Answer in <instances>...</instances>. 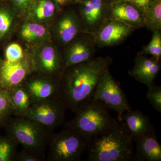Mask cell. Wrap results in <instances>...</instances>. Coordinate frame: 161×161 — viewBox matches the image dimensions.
Returning <instances> with one entry per match:
<instances>
[{
    "label": "cell",
    "mask_w": 161,
    "mask_h": 161,
    "mask_svg": "<svg viewBox=\"0 0 161 161\" xmlns=\"http://www.w3.org/2000/svg\"><path fill=\"white\" fill-rule=\"evenodd\" d=\"M43 159L34 155L27 150L22 149L17 153L15 161H42Z\"/></svg>",
    "instance_id": "cell-30"
},
{
    "label": "cell",
    "mask_w": 161,
    "mask_h": 161,
    "mask_svg": "<svg viewBox=\"0 0 161 161\" xmlns=\"http://www.w3.org/2000/svg\"><path fill=\"white\" fill-rule=\"evenodd\" d=\"M110 19L124 22L134 28L145 26L142 13L128 1L112 3L110 8Z\"/></svg>",
    "instance_id": "cell-15"
},
{
    "label": "cell",
    "mask_w": 161,
    "mask_h": 161,
    "mask_svg": "<svg viewBox=\"0 0 161 161\" xmlns=\"http://www.w3.org/2000/svg\"><path fill=\"white\" fill-rule=\"evenodd\" d=\"M12 115L10 97L8 90H0V130Z\"/></svg>",
    "instance_id": "cell-24"
},
{
    "label": "cell",
    "mask_w": 161,
    "mask_h": 161,
    "mask_svg": "<svg viewBox=\"0 0 161 161\" xmlns=\"http://www.w3.org/2000/svg\"><path fill=\"white\" fill-rule=\"evenodd\" d=\"M33 14L37 19H47L54 14L56 6L53 0H38L33 9Z\"/></svg>",
    "instance_id": "cell-23"
},
{
    "label": "cell",
    "mask_w": 161,
    "mask_h": 161,
    "mask_svg": "<svg viewBox=\"0 0 161 161\" xmlns=\"http://www.w3.org/2000/svg\"><path fill=\"white\" fill-rule=\"evenodd\" d=\"M112 62L109 57L98 58L64 70L58 98L66 109L75 112L78 107L92 100L101 75Z\"/></svg>",
    "instance_id": "cell-1"
},
{
    "label": "cell",
    "mask_w": 161,
    "mask_h": 161,
    "mask_svg": "<svg viewBox=\"0 0 161 161\" xmlns=\"http://www.w3.org/2000/svg\"><path fill=\"white\" fill-rule=\"evenodd\" d=\"M21 33L23 39L29 42H33L44 39L47 32L45 27L40 23L28 22L23 25Z\"/></svg>",
    "instance_id": "cell-20"
},
{
    "label": "cell",
    "mask_w": 161,
    "mask_h": 161,
    "mask_svg": "<svg viewBox=\"0 0 161 161\" xmlns=\"http://www.w3.org/2000/svg\"><path fill=\"white\" fill-rule=\"evenodd\" d=\"M160 60L153 58H149L145 55L139 54L135 58L134 65L129 74L141 83L149 87L161 70Z\"/></svg>",
    "instance_id": "cell-11"
},
{
    "label": "cell",
    "mask_w": 161,
    "mask_h": 161,
    "mask_svg": "<svg viewBox=\"0 0 161 161\" xmlns=\"http://www.w3.org/2000/svg\"><path fill=\"white\" fill-rule=\"evenodd\" d=\"M135 29L124 22L109 19L102 24L93 39L98 46H114L125 40Z\"/></svg>",
    "instance_id": "cell-10"
},
{
    "label": "cell",
    "mask_w": 161,
    "mask_h": 161,
    "mask_svg": "<svg viewBox=\"0 0 161 161\" xmlns=\"http://www.w3.org/2000/svg\"><path fill=\"white\" fill-rule=\"evenodd\" d=\"M6 1V0H0V4L5 3Z\"/></svg>",
    "instance_id": "cell-34"
},
{
    "label": "cell",
    "mask_w": 161,
    "mask_h": 161,
    "mask_svg": "<svg viewBox=\"0 0 161 161\" xmlns=\"http://www.w3.org/2000/svg\"><path fill=\"white\" fill-rule=\"evenodd\" d=\"M8 91L13 115L25 117L33 103L29 94L22 85Z\"/></svg>",
    "instance_id": "cell-18"
},
{
    "label": "cell",
    "mask_w": 161,
    "mask_h": 161,
    "mask_svg": "<svg viewBox=\"0 0 161 161\" xmlns=\"http://www.w3.org/2000/svg\"><path fill=\"white\" fill-rule=\"evenodd\" d=\"M108 108L100 101L92 99L81 105L74 112L75 116L65 124L92 141L95 136L108 132L117 121L112 117Z\"/></svg>",
    "instance_id": "cell-3"
},
{
    "label": "cell",
    "mask_w": 161,
    "mask_h": 161,
    "mask_svg": "<svg viewBox=\"0 0 161 161\" xmlns=\"http://www.w3.org/2000/svg\"><path fill=\"white\" fill-rule=\"evenodd\" d=\"M72 1H73V0H54L56 3L61 5H64V4Z\"/></svg>",
    "instance_id": "cell-32"
},
{
    "label": "cell",
    "mask_w": 161,
    "mask_h": 161,
    "mask_svg": "<svg viewBox=\"0 0 161 161\" xmlns=\"http://www.w3.org/2000/svg\"><path fill=\"white\" fill-rule=\"evenodd\" d=\"M5 60L15 62L23 58V49L19 44L12 43L7 47L5 51Z\"/></svg>",
    "instance_id": "cell-28"
},
{
    "label": "cell",
    "mask_w": 161,
    "mask_h": 161,
    "mask_svg": "<svg viewBox=\"0 0 161 161\" xmlns=\"http://www.w3.org/2000/svg\"><path fill=\"white\" fill-rule=\"evenodd\" d=\"M81 14L86 24L95 28L102 24L106 12L105 0H83L80 7Z\"/></svg>",
    "instance_id": "cell-17"
},
{
    "label": "cell",
    "mask_w": 161,
    "mask_h": 161,
    "mask_svg": "<svg viewBox=\"0 0 161 161\" xmlns=\"http://www.w3.org/2000/svg\"><path fill=\"white\" fill-rule=\"evenodd\" d=\"M78 19L74 14L64 15L58 21L57 34L59 40L64 43H70L75 39L80 29Z\"/></svg>",
    "instance_id": "cell-19"
},
{
    "label": "cell",
    "mask_w": 161,
    "mask_h": 161,
    "mask_svg": "<svg viewBox=\"0 0 161 161\" xmlns=\"http://www.w3.org/2000/svg\"><path fill=\"white\" fill-rule=\"evenodd\" d=\"M119 121H123L132 140L155 130L150 117L138 110L130 109L121 115Z\"/></svg>",
    "instance_id": "cell-16"
},
{
    "label": "cell",
    "mask_w": 161,
    "mask_h": 161,
    "mask_svg": "<svg viewBox=\"0 0 161 161\" xmlns=\"http://www.w3.org/2000/svg\"><path fill=\"white\" fill-rule=\"evenodd\" d=\"M15 7L21 12H25L32 10L37 0H11Z\"/></svg>",
    "instance_id": "cell-29"
},
{
    "label": "cell",
    "mask_w": 161,
    "mask_h": 161,
    "mask_svg": "<svg viewBox=\"0 0 161 161\" xmlns=\"http://www.w3.org/2000/svg\"><path fill=\"white\" fill-rule=\"evenodd\" d=\"M3 4V3L0 4V41L8 35L13 20L11 11Z\"/></svg>",
    "instance_id": "cell-25"
},
{
    "label": "cell",
    "mask_w": 161,
    "mask_h": 161,
    "mask_svg": "<svg viewBox=\"0 0 161 161\" xmlns=\"http://www.w3.org/2000/svg\"><path fill=\"white\" fill-rule=\"evenodd\" d=\"M145 26L153 31L161 29V0H152L149 11L144 17Z\"/></svg>",
    "instance_id": "cell-21"
},
{
    "label": "cell",
    "mask_w": 161,
    "mask_h": 161,
    "mask_svg": "<svg viewBox=\"0 0 161 161\" xmlns=\"http://www.w3.org/2000/svg\"><path fill=\"white\" fill-rule=\"evenodd\" d=\"M91 141L69 128H65L59 133L52 132L48 142L50 160L80 161Z\"/></svg>",
    "instance_id": "cell-5"
},
{
    "label": "cell",
    "mask_w": 161,
    "mask_h": 161,
    "mask_svg": "<svg viewBox=\"0 0 161 161\" xmlns=\"http://www.w3.org/2000/svg\"><path fill=\"white\" fill-rule=\"evenodd\" d=\"M152 39L150 43L145 46L141 54H150L153 57L160 60L161 57V34L160 30L153 31Z\"/></svg>",
    "instance_id": "cell-26"
},
{
    "label": "cell",
    "mask_w": 161,
    "mask_h": 161,
    "mask_svg": "<svg viewBox=\"0 0 161 161\" xmlns=\"http://www.w3.org/2000/svg\"><path fill=\"white\" fill-rule=\"evenodd\" d=\"M133 140L123 122L92 138L87 150V161H137Z\"/></svg>",
    "instance_id": "cell-2"
},
{
    "label": "cell",
    "mask_w": 161,
    "mask_h": 161,
    "mask_svg": "<svg viewBox=\"0 0 161 161\" xmlns=\"http://www.w3.org/2000/svg\"><path fill=\"white\" fill-rule=\"evenodd\" d=\"M9 136L23 149L44 159L50 132L42 126L26 117H10L3 127Z\"/></svg>",
    "instance_id": "cell-4"
},
{
    "label": "cell",
    "mask_w": 161,
    "mask_h": 161,
    "mask_svg": "<svg viewBox=\"0 0 161 161\" xmlns=\"http://www.w3.org/2000/svg\"><path fill=\"white\" fill-rule=\"evenodd\" d=\"M136 155L138 161H161V146L157 138L155 130L134 139Z\"/></svg>",
    "instance_id": "cell-14"
},
{
    "label": "cell",
    "mask_w": 161,
    "mask_h": 161,
    "mask_svg": "<svg viewBox=\"0 0 161 161\" xmlns=\"http://www.w3.org/2000/svg\"><path fill=\"white\" fill-rule=\"evenodd\" d=\"M92 99L100 101L108 108L117 112L119 121L125 112L131 109L126 95L110 74L108 68L101 75Z\"/></svg>",
    "instance_id": "cell-6"
},
{
    "label": "cell",
    "mask_w": 161,
    "mask_h": 161,
    "mask_svg": "<svg viewBox=\"0 0 161 161\" xmlns=\"http://www.w3.org/2000/svg\"><path fill=\"white\" fill-rule=\"evenodd\" d=\"M32 70L34 71L53 75L63 69V62L54 47L50 45L43 47L33 60Z\"/></svg>",
    "instance_id": "cell-12"
},
{
    "label": "cell",
    "mask_w": 161,
    "mask_h": 161,
    "mask_svg": "<svg viewBox=\"0 0 161 161\" xmlns=\"http://www.w3.org/2000/svg\"><path fill=\"white\" fill-rule=\"evenodd\" d=\"M147 98L154 109L161 113V87L153 84L148 87Z\"/></svg>",
    "instance_id": "cell-27"
},
{
    "label": "cell",
    "mask_w": 161,
    "mask_h": 161,
    "mask_svg": "<svg viewBox=\"0 0 161 161\" xmlns=\"http://www.w3.org/2000/svg\"><path fill=\"white\" fill-rule=\"evenodd\" d=\"M19 144L6 135H0V161H15Z\"/></svg>",
    "instance_id": "cell-22"
},
{
    "label": "cell",
    "mask_w": 161,
    "mask_h": 161,
    "mask_svg": "<svg viewBox=\"0 0 161 161\" xmlns=\"http://www.w3.org/2000/svg\"><path fill=\"white\" fill-rule=\"evenodd\" d=\"M31 70V64L24 58L15 62L0 60V90L22 85Z\"/></svg>",
    "instance_id": "cell-9"
},
{
    "label": "cell",
    "mask_w": 161,
    "mask_h": 161,
    "mask_svg": "<svg viewBox=\"0 0 161 161\" xmlns=\"http://www.w3.org/2000/svg\"><path fill=\"white\" fill-rule=\"evenodd\" d=\"M152 0H128V2L136 6L143 14L144 17L149 11Z\"/></svg>",
    "instance_id": "cell-31"
},
{
    "label": "cell",
    "mask_w": 161,
    "mask_h": 161,
    "mask_svg": "<svg viewBox=\"0 0 161 161\" xmlns=\"http://www.w3.org/2000/svg\"><path fill=\"white\" fill-rule=\"evenodd\" d=\"M40 74L39 76L26 78L22 84L33 103L55 97L58 98L60 79L54 78L52 75Z\"/></svg>",
    "instance_id": "cell-8"
},
{
    "label": "cell",
    "mask_w": 161,
    "mask_h": 161,
    "mask_svg": "<svg viewBox=\"0 0 161 161\" xmlns=\"http://www.w3.org/2000/svg\"><path fill=\"white\" fill-rule=\"evenodd\" d=\"M94 39L85 38L73 42L69 47L63 62V69L92 60L95 53Z\"/></svg>",
    "instance_id": "cell-13"
},
{
    "label": "cell",
    "mask_w": 161,
    "mask_h": 161,
    "mask_svg": "<svg viewBox=\"0 0 161 161\" xmlns=\"http://www.w3.org/2000/svg\"><path fill=\"white\" fill-rule=\"evenodd\" d=\"M66 110L58 97L34 103L25 117L52 132L63 124Z\"/></svg>",
    "instance_id": "cell-7"
},
{
    "label": "cell",
    "mask_w": 161,
    "mask_h": 161,
    "mask_svg": "<svg viewBox=\"0 0 161 161\" xmlns=\"http://www.w3.org/2000/svg\"><path fill=\"white\" fill-rule=\"evenodd\" d=\"M114 2H123V1H128V0H112Z\"/></svg>",
    "instance_id": "cell-33"
}]
</instances>
